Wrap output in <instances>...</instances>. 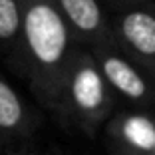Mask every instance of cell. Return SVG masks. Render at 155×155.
<instances>
[{
	"instance_id": "obj_3",
	"label": "cell",
	"mask_w": 155,
	"mask_h": 155,
	"mask_svg": "<svg viewBox=\"0 0 155 155\" xmlns=\"http://www.w3.org/2000/svg\"><path fill=\"white\" fill-rule=\"evenodd\" d=\"M111 28L119 50L155 80V6L149 2L121 8Z\"/></svg>"
},
{
	"instance_id": "obj_1",
	"label": "cell",
	"mask_w": 155,
	"mask_h": 155,
	"mask_svg": "<svg viewBox=\"0 0 155 155\" xmlns=\"http://www.w3.org/2000/svg\"><path fill=\"white\" fill-rule=\"evenodd\" d=\"M76 42L54 0H24L20 70L32 94L48 110L58 111Z\"/></svg>"
},
{
	"instance_id": "obj_12",
	"label": "cell",
	"mask_w": 155,
	"mask_h": 155,
	"mask_svg": "<svg viewBox=\"0 0 155 155\" xmlns=\"http://www.w3.org/2000/svg\"><path fill=\"white\" fill-rule=\"evenodd\" d=\"M153 153H155V151H153Z\"/></svg>"
},
{
	"instance_id": "obj_2",
	"label": "cell",
	"mask_w": 155,
	"mask_h": 155,
	"mask_svg": "<svg viewBox=\"0 0 155 155\" xmlns=\"http://www.w3.org/2000/svg\"><path fill=\"white\" fill-rule=\"evenodd\" d=\"M114 96L91 50L80 46L66 76L58 111L94 135L114 111Z\"/></svg>"
},
{
	"instance_id": "obj_9",
	"label": "cell",
	"mask_w": 155,
	"mask_h": 155,
	"mask_svg": "<svg viewBox=\"0 0 155 155\" xmlns=\"http://www.w3.org/2000/svg\"><path fill=\"white\" fill-rule=\"evenodd\" d=\"M114 4L119 6V10L121 8H127V6H137V4H149L151 0H111Z\"/></svg>"
},
{
	"instance_id": "obj_7",
	"label": "cell",
	"mask_w": 155,
	"mask_h": 155,
	"mask_svg": "<svg viewBox=\"0 0 155 155\" xmlns=\"http://www.w3.org/2000/svg\"><path fill=\"white\" fill-rule=\"evenodd\" d=\"M32 129V117L20 94L0 76V135H24Z\"/></svg>"
},
{
	"instance_id": "obj_10",
	"label": "cell",
	"mask_w": 155,
	"mask_h": 155,
	"mask_svg": "<svg viewBox=\"0 0 155 155\" xmlns=\"http://www.w3.org/2000/svg\"><path fill=\"white\" fill-rule=\"evenodd\" d=\"M115 155H155L153 151H129V149H115Z\"/></svg>"
},
{
	"instance_id": "obj_11",
	"label": "cell",
	"mask_w": 155,
	"mask_h": 155,
	"mask_svg": "<svg viewBox=\"0 0 155 155\" xmlns=\"http://www.w3.org/2000/svg\"><path fill=\"white\" fill-rule=\"evenodd\" d=\"M0 145H2V135H0Z\"/></svg>"
},
{
	"instance_id": "obj_4",
	"label": "cell",
	"mask_w": 155,
	"mask_h": 155,
	"mask_svg": "<svg viewBox=\"0 0 155 155\" xmlns=\"http://www.w3.org/2000/svg\"><path fill=\"white\" fill-rule=\"evenodd\" d=\"M91 54L114 94L137 105H149L155 101V80L123 54L117 44L91 48Z\"/></svg>"
},
{
	"instance_id": "obj_5",
	"label": "cell",
	"mask_w": 155,
	"mask_h": 155,
	"mask_svg": "<svg viewBox=\"0 0 155 155\" xmlns=\"http://www.w3.org/2000/svg\"><path fill=\"white\" fill-rule=\"evenodd\" d=\"M74 38L84 48L115 44L111 20L100 0H54Z\"/></svg>"
},
{
	"instance_id": "obj_6",
	"label": "cell",
	"mask_w": 155,
	"mask_h": 155,
	"mask_svg": "<svg viewBox=\"0 0 155 155\" xmlns=\"http://www.w3.org/2000/svg\"><path fill=\"white\" fill-rule=\"evenodd\" d=\"M115 149L155 151V117L145 114H119L107 125Z\"/></svg>"
},
{
	"instance_id": "obj_8",
	"label": "cell",
	"mask_w": 155,
	"mask_h": 155,
	"mask_svg": "<svg viewBox=\"0 0 155 155\" xmlns=\"http://www.w3.org/2000/svg\"><path fill=\"white\" fill-rule=\"evenodd\" d=\"M24 24V0H0V54L16 60Z\"/></svg>"
}]
</instances>
